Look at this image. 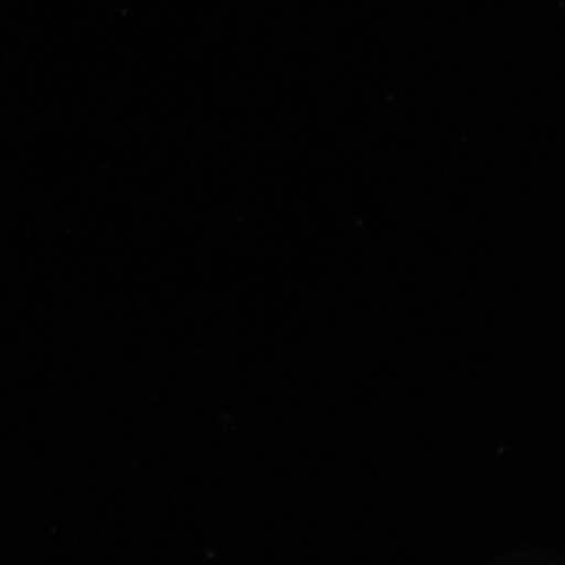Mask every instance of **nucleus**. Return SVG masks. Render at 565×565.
I'll use <instances>...</instances> for the list:
<instances>
[]
</instances>
